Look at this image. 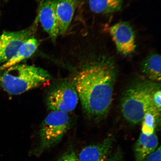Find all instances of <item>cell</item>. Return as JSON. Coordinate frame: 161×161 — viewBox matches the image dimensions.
I'll return each mask as SVG.
<instances>
[{
	"instance_id": "6da1fadb",
	"label": "cell",
	"mask_w": 161,
	"mask_h": 161,
	"mask_svg": "<svg viewBox=\"0 0 161 161\" xmlns=\"http://www.w3.org/2000/svg\"><path fill=\"white\" fill-rule=\"evenodd\" d=\"M116 76L113 62L100 58L87 64L74 78L73 82L82 108L92 119H102L109 111Z\"/></svg>"
},
{
	"instance_id": "7a4b0ae2",
	"label": "cell",
	"mask_w": 161,
	"mask_h": 161,
	"mask_svg": "<svg viewBox=\"0 0 161 161\" xmlns=\"http://www.w3.org/2000/svg\"><path fill=\"white\" fill-rule=\"evenodd\" d=\"M160 86L158 82L142 80L130 84L123 92L121 99V111L125 120L132 125L142 122L147 113L154 108L153 95Z\"/></svg>"
},
{
	"instance_id": "3957f363",
	"label": "cell",
	"mask_w": 161,
	"mask_h": 161,
	"mask_svg": "<svg viewBox=\"0 0 161 161\" xmlns=\"http://www.w3.org/2000/svg\"><path fill=\"white\" fill-rule=\"evenodd\" d=\"M3 71L0 75V85L13 95L39 87L51 79V75L45 69L25 64H17Z\"/></svg>"
},
{
	"instance_id": "277c9868",
	"label": "cell",
	"mask_w": 161,
	"mask_h": 161,
	"mask_svg": "<svg viewBox=\"0 0 161 161\" xmlns=\"http://www.w3.org/2000/svg\"><path fill=\"white\" fill-rule=\"evenodd\" d=\"M71 126V120L66 113L52 111L42 122L39 132V145L35 150L36 155L59 143Z\"/></svg>"
},
{
	"instance_id": "5b68a950",
	"label": "cell",
	"mask_w": 161,
	"mask_h": 161,
	"mask_svg": "<svg viewBox=\"0 0 161 161\" xmlns=\"http://www.w3.org/2000/svg\"><path fill=\"white\" fill-rule=\"evenodd\" d=\"M79 97L74 82L65 80L58 84L48 93L46 104L48 109L64 112L75 109Z\"/></svg>"
},
{
	"instance_id": "8992f818",
	"label": "cell",
	"mask_w": 161,
	"mask_h": 161,
	"mask_svg": "<svg viewBox=\"0 0 161 161\" xmlns=\"http://www.w3.org/2000/svg\"><path fill=\"white\" fill-rule=\"evenodd\" d=\"M39 19L33 25L25 29L5 31L0 36V63H6L13 57L24 42L33 37Z\"/></svg>"
},
{
	"instance_id": "52a82bcc",
	"label": "cell",
	"mask_w": 161,
	"mask_h": 161,
	"mask_svg": "<svg viewBox=\"0 0 161 161\" xmlns=\"http://www.w3.org/2000/svg\"><path fill=\"white\" fill-rule=\"evenodd\" d=\"M109 33L117 49L124 55L132 53L136 48L135 36L133 29L125 22H120L112 26Z\"/></svg>"
},
{
	"instance_id": "ba28073f",
	"label": "cell",
	"mask_w": 161,
	"mask_h": 161,
	"mask_svg": "<svg viewBox=\"0 0 161 161\" xmlns=\"http://www.w3.org/2000/svg\"><path fill=\"white\" fill-rule=\"evenodd\" d=\"M39 21L43 29L53 42L59 35V26L55 9V0H46L40 8Z\"/></svg>"
},
{
	"instance_id": "9c48e42d",
	"label": "cell",
	"mask_w": 161,
	"mask_h": 161,
	"mask_svg": "<svg viewBox=\"0 0 161 161\" xmlns=\"http://www.w3.org/2000/svg\"><path fill=\"white\" fill-rule=\"evenodd\" d=\"M114 137H108L102 142L85 147L78 156L80 161H106L109 156L114 142Z\"/></svg>"
},
{
	"instance_id": "30bf717a",
	"label": "cell",
	"mask_w": 161,
	"mask_h": 161,
	"mask_svg": "<svg viewBox=\"0 0 161 161\" xmlns=\"http://www.w3.org/2000/svg\"><path fill=\"white\" fill-rule=\"evenodd\" d=\"M76 0H55V9L60 35L67 31L75 9Z\"/></svg>"
},
{
	"instance_id": "8fae6325",
	"label": "cell",
	"mask_w": 161,
	"mask_h": 161,
	"mask_svg": "<svg viewBox=\"0 0 161 161\" xmlns=\"http://www.w3.org/2000/svg\"><path fill=\"white\" fill-rule=\"evenodd\" d=\"M158 144L155 132L150 136L142 133L134 145L135 161H145L147 157L158 148Z\"/></svg>"
},
{
	"instance_id": "7c38bea8",
	"label": "cell",
	"mask_w": 161,
	"mask_h": 161,
	"mask_svg": "<svg viewBox=\"0 0 161 161\" xmlns=\"http://www.w3.org/2000/svg\"><path fill=\"white\" fill-rule=\"evenodd\" d=\"M39 45V41L34 37L26 40L22 44L14 56L0 67V71L17 65L31 57L35 53Z\"/></svg>"
},
{
	"instance_id": "4fadbf2b",
	"label": "cell",
	"mask_w": 161,
	"mask_h": 161,
	"mask_svg": "<svg viewBox=\"0 0 161 161\" xmlns=\"http://www.w3.org/2000/svg\"><path fill=\"white\" fill-rule=\"evenodd\" d=\"M161 56L157 53L147 57L141 65V70L149 80L158 82L161 80Z\"/></svg>"
},
{
	"instance_id": "5bb4252c",
	"label": "cell",
	"mask_w": 161,
	"mask_h": 161,
	"mask_svg": "<svg viewBox=\"0 0 161 161\" xmlns=\"http://www.w3.org/2000/svg\"><path fill=\"white\" fill-rule=\"evenodd\" d=\"M123 0H89L91 10L98 14H107L119 11Z\"/></svg>"
},
{
	"instance_id": "9a60e30c",
	"label": "cell",
	"mask_w": 161,
	"mask_h": 161,
	"mask_svg": "<svg viewBox=\"0 0 161 161\" xmlns=\"http://www.w3.org/2000/svg\"><path fill=\"white\" fill-rule=\"evenodd\" d=\"M160 113L155 108L149 110L142 121V133L150 136L155 132V130L160 120Z\"/></svg>"
},
{
	"instance_id": "2e32d148",
	"label": "cell",
	"mask_w": 161,
	"mask_h": 161,
	"mask_svg": "<svg viewBox=\"0 0 161 161\" xmlns=\"http://www.w3.org/2000/svg\"><path fill=\"white\" fill-rule=\"evenodd\" d=\"M161 89L160 86L154 92L153 96V103L154 107L158 112H161Z\"/></svg>"
},
{
	"instance_id": "e0dca14e",
	"label": "cell",
	"mask_w": 161,
	"mask_h": 161,
	"mask_svg": "<svg viewBox=\"0 0 161 161\" xmlns=\"http://www.w3.org/2000/svg\"><path fill=\"white\" fill-rule=\"evenodd\" d=\"M58 161H80L75 153L72 150L63 155Z\"/></svg>"
},
{
	"instance_id": "ac0fdd59",
	"label": "cell",
	"mask_w": 161,
	"mask_h": 161,
	"mask_svg": "<svg viewBox=\"0 0 161 161\" xmlns=\"http://www.w3.org/2000/svg\"><path fill=\"white\" fill-rule=\"evenodd\" d=\"M161 146L157 148L147 157L145 161H161Z\"/></svg>"
},
{
	"instance_id": "d6986e66",
	"label": "cell",
	"mask_w": 161,
	"mask_h": 161,
	"mask_svg": "<svg viewBox=\"0 0 161 161\" xmlns=\"http://www.w3.org/2000/svg\"><path fill=\"white\" fill-rule=\"evenodd\" d=\"M106 161H124L121 150L118 148L113 154L108 157Z\"/></svg>"
},
{
	"instance_id": "ffe728a7",
	"label": "cell",
	"mask_w": 161,
	"mask_h": 161,
	"mask_svg": "<svg viewBox=\"0 0 161 161\" xmlns=\"http://www.w3.org/2000/svg\"><path fill=\"white\" fill-rule=\"evenodd\" d=\"M5 1H8V0H5Z\"/></svg>"
}]
</instances>
